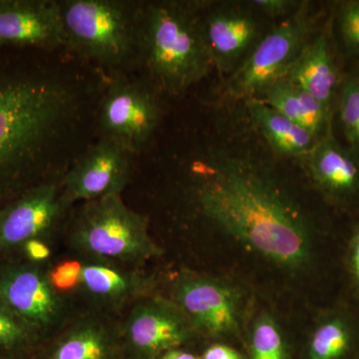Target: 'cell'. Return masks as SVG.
I'll use <instances>...</instances> for the list:
<instances>
[{
    "label": "cell",
    "instance_id": "29",
    "mask_svg": "<svg viewBox=\"0 0 359 359\" xmlns=\"http://www.w3.org/2000/svg\"><path fill=\"white\" fill-rule=\"evenodd\" d=\"M346 269L354 294L359 299V222L353 226L347 245Z\"/></svg>",
    "mask_w": 359,
    "mask_h": 359
},
{
    "label": "cell",
    "instance_id": "1",
    "mask_svg": "<svg viewBox=\"0 0 359 359\" xmlns=\"http://www.w3.org/2000/svg\"><path fill=\"white\" fill-rule=\"evenodd\" d=\"M205 139L184 156L189 201L203 221L287 273L311 269L316 229L248 125Z\"/></svg>",
    "mask_w": 359,
    "mask_h": 359
},
{
    "label": "cell",
    "instance_id": "31",
    "mask_svg": "<svg viewBox=\"0 0 359 359\" xmlns=\"http://www.w3.org/2000/svg\"><path fill=\"white\" fill-rule=\"evenodd\" d=\"M197 346L171 349V351L161 354L157 359H201Z\"/></svg>",
    "mask_w": 359,
    "mask_h": 359
},
{
    "label": "cell",
    "instance_id": "9",
    "mask_svg": "<svg viewBox=\"0 0 359 359\" xmlns=\"http://www.w3.org/2000/svg\"><path fill=\"white\" fill-rule=\"evenodd\" d=\"M201 18L212 65L226 78L273 26L249 1H203Z\"/></svg>",
    "mask_w": 359,
    "mask_h": 359
},
{
    "label": "cell",
    "instance_id": "17",
    "mask_svg": "<svg viewBox=\"0 0 359 359\" xmlns=\"http://www.w3.org/2000/svg\"><path fill=\"white\" fill-rule=\"evenodd\" d=\"M306 159L314 185L330 199L346 203L358 195L359 161L332 137H321Z\"/></svg>",
    "mask_w": 359,
    "mask_h": 359
},
{
    "label": "cell",
    "instance_id": "30",
    "mask_svg": "<svg viewBox=\"0 0 359 359\" xmlns=\"http://www.w3.org/2000/svg\"><path fill=\"white\" fill-rule=\"evenodd\" d=\"M23 254L29 263L39 264L47 261L50 257L51 250L44 238H36L27 241L21 245Z\"/></svg>",
    "mask_w": 359,
    "mask_h": 359
},
{
    "label": "cell",
    "instance_id": "19",
    "mask_svg": "<svg viewBox=\"0 0 359 359\" xmlns=\"http://www.w3.org/2000/svg\"><path fill=\"white\" fill-rule=\"evenodd\" d=\"M287 76L328 109L339 82V72L325 35L309 41Z\"/></svg>",
    "mask_w": 359,
    "mask_h": 359
},
{
    "label": "cell",
    "instance_id": "20",
    "mask_svg": "<svg viewBox=\"0 0 359 359\" xmlns=\"http://www.w3.org/2000/svg\"><path fill=\"white\" fill-rule=\"evenodd\" d=\"M257 99L321 138L328 109L289 77L276 81Z\"/></svg>",
    "mask_w": 359,
    "mask_h": 359
},
{
    "label": "cell",
    "instance_id": "10",
    "mask_svg": "<svg viewBox=\"0 0 359 359\" xmlns=\"http://www.w3.org/2000/svg\"><path fill=\"white\" fill-rule=\"evenodd\" d=\"M120 330L125 359H157L202 341L177 304L161 297L148 295L137 302Z\"/></svg>",
    "mask_w": 359,
    "mask_h": 359
},
{
    "label": "cell",
    "instance_id": "25",
    "mask_svg": "<svg viewBox=\"0 0 359 359\" xmlns=\"http://www.w3.org/2000/svg\"><path fill=\"white\" fill-rule=\"evenodd\" d=\"M82 268L83 266L78 261H65L58 264L47 271L52 287L61 294L79 287Z\"/></svg>",
    "mask_w": 359,
    "mask_h": 359
},
{
    "label": "cell",
    "instance_id": "16",
    "mask_svg": "<svg viewBox=\"0 0 359 359\" xmlns=\"http://www.w3.org/2000/svg\"><path fill=\"white\" fill-rule=\"evenodd\" d=\"M34 359H125L121 330L84 318L46 340Z\"/></svg>",
    "mask_w": 359,
    "mask_h": 359
},
{
    "label": "cell",
    "instance_id": "21",
    "mask_svg": "<svg viewBox=\"0 0 359 359\" xmlns=\"http://www.w3.org/2000/svg\"><path fill=\"white\" fill-rule=\"evenodd\" d=\"M80 285L98 301L108 304L148 297L154 287L151 278L99 263L83 266Z\"/></svg>",
    "mask_w": 359,
    "mask_h": 359
},
{
    "label": "cell",
    "instance_id": "26",
    "mask_svg": "<svg viewBox=\"0 0 359 359\" xmlns=\"http://www.w3.org/2000/svg\"><path fill=\"white\" fill-rule=\"evenodd\" d=\"M339 26L344 45L351 51L359 52V1L348 2L341 7Z\"/></svg>",
    "mask_w": 359,
    "mask_h": 359
},
{
    "label": "cell",
    "instance_id": "28",
    "mask_svg": "<svg viewBox=\"0 0 359 359\" xmlns=\"http://www.w3.org/2000/svg\"><path fill=\"white\" fill-rule=\"evenodd\" d=\"M201 359H247L244 348L224 341H201L197 346Z\"/></svg>",
    "mask_w": 359,
    "mask_h": 359
},
{
    "label": "cell",
    "instance_id": "18",
    "mask_svg": "<svg viewBox=\"0 0 359 359\" xmlns=\"http://www.w3.org/2000/svg\"><path fill=\"white\" fill-rule=\"evenodd\" d=\"M252 128L278 156L308 157L318 139L301 125L259 99L245 102Z\"/></svg>",
    "mask_w": 359,
    "mask_h": 359
},
{
    "label": "cell",
    "instance_id": "14",
    "mask_svg": "<svg viewBox=\"0 0 359 359\" xmlns=\"http://www.w3.org/2000/svg\"><path fill=\"white\" fill-rule=\"evenodd\" d=\"M65 46L59 2L0 0V48L54 51Z\"/></svg>",
    "mask_w": 359,
    "mask_h": 359
},
{
    "label": "cell",
    "instance_id": "24",
    "mask_svg": "<svg viewBox=\"0 0 359 359\" xmlns=\"http://www.w3.org/2000/svg\"><path fill=\"white\" fill-rule=\"evenodd\" d=\"M339 114L347 142L359 152V82L348 80L342 86Z\"/></svg>",
    "mask_w": 359,
    "mask_h": 359
},
{
    "label": "cell",
    "instance_id": "7",
    "mask_svg": "<svg viewBox=\"0 0 359 359\" xmlns=\"http://www.w3.org/2000/svg\"><path fill=\"white\" fill-rule=\"evenodd\" d=\"M173 302L202 341L243 346L245 301L238 285L224 278L189 273L174 283Z\"/></svg>",
    "mask_w": 359,
    "mask_h": 359
},
{
    "label": "cell",
    "instance_id": "12",
    "mask_svg": "<svg viewBox=\"0 0 359 359\" xmlns=\"http://www.w3.org/2000/svg\"><path fill=\"white\" fill-rule=\"evenodd\" d=\"M132 153L115 142L100 138L90 144L61 181L66 205L121 195L131 173Z\"/></svg>",
    "mask_w": 359,
    "mask_h": 359
},
{
    "label": "cell",
    "instance_id": "8",
    "mask_svg": "<svg viewBox=\"0 0 359 359\" xmlns=\"http://www.w3.org/2000/svg\"><path fill=\"white\" fill-rule=\"evenodd\" d=\"M158 95L142 78L127 72L109 76L97 108L100 138L115 142L132 154L145 147L160 121Z\"/></svg>",
    "mask_w": 359,
    "mask_h": 359
},
{
    "label": "cell",
    "instance_id": "27",
    "mask_svg": "<svg viewBox=\"0 0 359 359\" xmlns=\"http://www.w3.org/2000/svg\"><path fill=\"white\" fill-rule=\"evenodd\" d=\"M249 4L271 20L278 18L287 20L304 6V2L294 0H250Z\"/></svg>",
    "mask_w": 359,
    "mask_h": 359
},
{
    "label": "cell",
    "instance_id": "2",
    "mask_svg": "<svg viewBox=\"0 0 359 359\" xmlns=\"http://www.w3.org/2000/svg\"><path fill=\"white\" fill-rule=\"evenodd\" d=\"M96 90L86 78L42 67H0V203L63 178L82 148Z\"/></svg>",
    "mask_w": 359,
    "mask_h": 359
},
{
    "label": "cell",
    "instance_id": "6",
    "mask_svg": "<svg viewBox=\"0 0 359 359\" xmlns=\"http://www.w3.org/2000/svg\"><path fill=\"white\" fill-rule=\"evenodd\" d=\"M304 7L273 25L243 65L226 78V100L245 102L259 98L269 86L289 74L309 43L311 23Z\"/></svg>",
    "mask_w": 359,
    "mask_h": 359
},
{
    "label": "cell",
    "instance_id": "15",
    "mask_svg": "<svg viewBox=\"0 0 359 359\" xmlns=\"http://www.w3.org/2000/svg\"><path fill=\"white\" fill-rule=\"evenodd\" d=\"M297 359H359V314L344 304L321 311L297 337Z\"/></svg>",
    "mask_w": 359,
    "mask_h": 359
},
{
    "label": "cell",
    "instance_id": "11",
    "mask_svg": "<svg viewBox=\"0 0 359 359\" xmlns=\"http://www.w3.org/2000/svg\"><path fill=\"white\" fill-rule=\"evenodd\" d=\"M0 301L44 342L65 314L62 297L52 287L48 273L29 262L0 266Z\"/></svg>",
    "mask_w": 359,
    "mask_h": 359
},
{
    "label": "cell",
    "instance_id": "4",
    "mask_svg": "<svg viewBox=\"0 0 359 359\" xmlns=\"http://www.w3.org/2000/svg\"><path fill=\"white\" fill-rule=\"evenodd\" d=\"M65 46L111 75L137 65L140 1L61 0Z\"/></svg>",
    "mask_w": 359,
    "mask_h": 359
},
{
    "label": "cell",
    "instance_id": "33",
    "mask_svg": "<svg viewBox=\"0 0 359 359\" xmlns=\"http://www.w3.org/2000/svg\"><path fill=\"white\" fill-rule=\"evenodd\" d=\"M33 359H34V358H33Z\"/></svg>",
    "mask_w": 359,
    "mask_h": 359
},
{
    "label": "cell",
    "instance_id": "3",
    "mask_svg": "<svg viewBox=\"0 0 359 359\" xmlns=\"http://www.w3.org/2000/svg\"><path fill=\"white\" fill-rule=\"evenodd\" d=\"M203 1H140L137 66L159 95L179 96L214 69L205 44Z\"/></svg>",
    "mask_w": 359,
    "mask_h": 359
},
{
    "label": "cell",
    "instance_id": "23",
    "mask_svg": "<svg viewBox=\"0 0 359 359\" xmlns=\"http://www.w3.org/2000/svg\"><path fill=\"white\" fill-rule=\"evenodd\" d=\"M43 344L35 330L0 301V359H33Z\"/></svg>",
    "mask_w": 359,
    "mask_h": 359
},
{
    "label": "cell",
    "instance_id": "22",
    "mask_svg": "<svg viewBox=\"0 0 359 359\" xmlns=\"http://www.w3.org/2000/svg\"><path fill=\"white\" fill-rule=\"evenodd\" d=\"M243 348L247 359H297V337L269 309H261L245 327Z\"/></svg>",
    "mask_w": 359,
    "mask_h": 359
},
{
    "label": "cell",
    "instance_id": "5",
    "mask_svg": "<svg viewBox=\"0 0 359 359\" xmlns=\"http://www.w3.org/2000/svg\"><path fill=\"white\" fill-rule=\"evenodd\" d=\"M70 237L78 250L96 259L142 263L163 254L149 233L148 219L127 207L121 195L83 203Z\"/></svg>",
    "mask_w": 359,
    "mask_h": 359
},
{
    "label": "cell",
    "instance_id": "32",
    "mask_svg": "<svg viewBox=\"0 0 359 359\" xmlns=\"http://www.w3.org/2000/svg\"><path fill=\"white\" fill-rule=\"evenodd\" d=\"M2 205H4V203H0V207H1Z\"/></svg>",
    "mask_w": 359,
    "mask_h": 359
},
{
    "label": "cell",
    "instance_id": "13",
    "mask_svg": "<svg viewBox=\"0 0 359 359\" xmlns=\"http://www.w3.org/2000/svg\"><path fill=\"white\" fill-rule=\"evenodd\" d=\"M61 181L43 182L0 207V255L50 235L67 208Z\"/></svg>",
    "mask_w": 359,
    "mask_h": 359
}]
</instances>
